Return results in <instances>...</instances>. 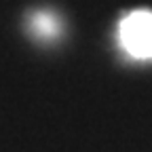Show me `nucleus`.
Listing matches in <instances>:
<instances>
[{
    "mask_svg": "<svg viewBox=\"0 0 152 152\" xmlns=\"http://www.w3.org/2000/svg\"><path fill=\"white\" fill-rule=\"evenodd\" d=\"M121 45L127 53L137 59L152 57V13L150 11H135L123 19L118 30Z\"/></svg>",
    "mask_w": 152,
    "mask_h": 152,
    "instance_id": "1",
    "label": "nucleus"
}]
</instances>
